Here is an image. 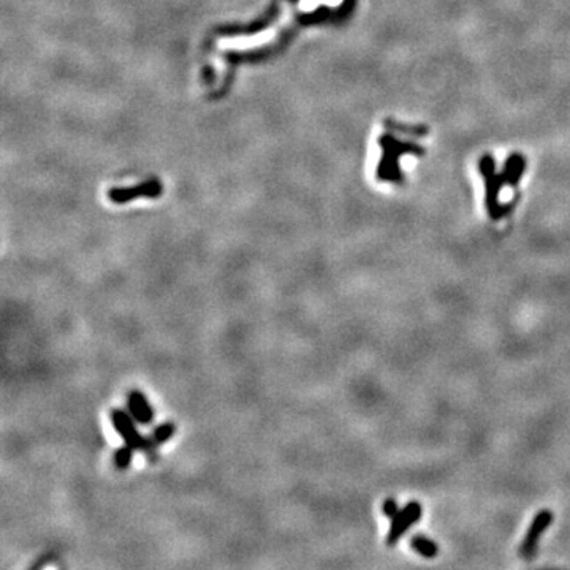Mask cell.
Returning <instances> with one entry per match:
<instances>
[{"label":"cell","instance_id":"obj_1","mask_svg":"<svg viewBox=\"0 0 570 570\" xmlns=\"http://www.w3.org/2000/svg\"><path fill=\"white\" fill-rule=\"evenodd\" d=\"M110 420L116 433L124 440V444L133 447L135 450L144 451L149 463H156L158 460L157 449L151 445L148 437L141 436V433L137 430V425H135L137 421L130 414H127L122 409H113L110 412Z\"/></svg>","mask_w":570,"mask_h":570},{"label":"cell","instance_id":"obj_2","mask_svg":"<svg viewBox=\"0 0 570 570\" xmlns=\"http://www.w3.org/2000/svg\"><path fill=\"white\" fill-rule=\"evenodd\" d=\"M553 520H555L553 512L546 509L540 510V512L534 516L532 523L527 527L526 536L520 545V555L525 557L526 561H532L534 557H536L540 537H542L546 529L551 526Z\"/></svg>","mask_w":570,"mask_h":570},{"label":"cell","instance_id":"obj_3","mask_svg":"<svg viewBox=\"0 0 570 570\" xmlns=\"http://www.w3.org/2000/svg\"><path fill=\"white\" fill-rule=\"evenodd\" d=\"M423 509L421 504L412 501L405 505L404 509L398 510V513L390 518V529H389V536H387V545L395 546L399 539H401L405 532L412 527L415 523H419L421 518Z\"/></svg>","mask_w":570,"mask_h":570},{"label":"cell","instance_id":"obj_4","mask_svg":"<svg viewBox=\"0 0 570 570\" xmlns=\"http://www.w3.org/2000/svg\"><path fill=\"white\" fill-rule=\"evenodd\" d=\"M127 409L135 421L141 426H149L156 420V410L152 407L148 398L141 390H130L127 395Z\"/></svg>","mask_w":570,"mask_h":570},{"label":"cell","instance_id":"obj_5","mask_svg":"<svg viewBox=\"0 0 570 570\" xmlns=\"http://www.w3.org/2000/svg\"><path fill=\"white\" fill-rule=\"evenodd\" d=\"M410 546H412V550L417 551L420 556L426 557V560H433V557H436L439 555L437 543L430 537L421 536V534L410 539Z\"/></svg>","mask_w":570,"mask_h":570},{"label":"cell","instance_id":"obj_6","mask_svg":"<svg viewBox=\"0 0 570 570\" xmlns=\"http://www.w3.org/2000/svg\"><path fill=\"white\" fill-rule=\"evenodd\" d=\"M176 434V425L173 421H165L160 423V425L156 426L152 433L149 434V442L154 449H158L163 444H167L168 440H172V437Z\"/></svg>","mask_w":570,"mask_h":570},{"label":"cell","instance_id":"obj_7","mask_svg":"<svg viewBox=\"0 0 570 570\" xmlns=\"http://www.w3.org/2000/svg\"><path fill=\"white\" fill-rule=\"evenodd\" d=\"M133 453H135V449L130 445H124V447H119L114 453H113V464L117 471H126V469L130 467V464L133 461Z\"/></svg>","mask_w":570,"mask_h":570},{"label":"cell","instance_id":"obj_8","mask_svg":"<svg viewBox=\"0 0 570 570\" xmlns=\"http://www.w3.org/2000/svg\"><path fill=\"white\" fill-rule=\"evenodd\" d=\"M398 502L395 499H387V501L382 504V512H384L385 516H389V518H393L398 513Z\"/></svg>","mask_w":570,"mask_h":570}]
</instances>
